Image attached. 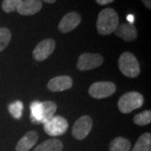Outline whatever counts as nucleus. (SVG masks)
Returning <instances> with one entry per match:
<instances>
[{
  "instance_id": "18",
  "label": "nucleus",
  "mask_w": 151,
  "mask_h": 151,
  "mask_svg": "<svg viewBox=\"0 0 151 151\" xmlns=\"http://www.w3.org/2000/svg\"><path fill=\"white\" fill-rule=\"evenodd\" d=\"M42 106H43L42 124H45L54 117V114L56 111V104L51 101H45L42 102Z\"/></svg>"
},
{
  "instance_id": "14",
  "label": "nucleus",
  "mask_w": 151,
  "mask_h": 151,
  "mask_svg": "<svg viewBox=\"0 0 151 151\" xmlns=\"http://www.w3.org/2000/svg\"><path fill=\"white\" fill-rule=\"evenodd\" d=\"M62 149L63 145L59 139H50L38 145L34 151H61Z\"/></svg>"
},
{
  "instance_id": "13",
  "label": "nucleus",
  "mask_w": 151,
  "mask_h": 151,
  "mask_svg": "<svg viewBox=\"0 0 151 151\" xmlns=\"http://www.w3.org/2000/svg\"><path fill=\"white\" fill-rule=\"evenodd\" d=\"M38 134L35 131H29L24 134L20 140L17 143L15 150L16 151H29L32 149L38 141Z\"/></svg>"
},
{
  "instance_id": "4",
  "label": "nucleus",
  "mask_w": 151,
  "mask_h": 151,
  "mask_svg": "<svg viewBox=\"0 0 151 151\" xmlns=\"http://www.w3.org/2000/svg\"><path fill=\"white\" fill-rule=\"evenodd\" d=\"M68 129L67 120L61 116H54L44 124V130L50 136H60Z\"/></svg>"
},
{
  "instance_id": "8",
  "label": "nucleus",
  "mask_w": 151,
  "mask_h": 151,
  "mask_svg": "<svg viewBox=\"0 0 151 151\" xmlns=\"http://www.w3.org/2000/svg\"><path fill=\"white\" fill-rule=\"evenodd\" d=\"M55 42L52 39H45L40 41L33 50V57L37 61H43L54 52Z\"/></svg>"
},
{
  "instance_id": "24",
  "label": "nucleus",
  "mask_w": 151,
  "mask_h": 151,
  "mask_svg": "<svg viewBox=\"0 0 151 151\" xmlns=\"http://www.w3.org/2000/svg\"><path fill=\"white\" fill-rule=\"evenodd\" d=\"M142 2L148 9H151V0H142Z\"/></svg>"
},
{
  "instance_id": "19",
  "label": "nucleus",
  "mask_w": 151,
  "mask_h": 151,
  "mask_svg": "<svg viewBox=\"0 0 151 151\" xmlns=\"http://www.w3.org/2000/svg\"><path fill=\"white\" fill-rule=\"evenodd\" d=\"M134 122L135 124L139 125V126H144V125L150 124L151 112L150 110H146L135 115L134 117Z\"/></svg>"
},
{
  "instance_id": "20",
  "label": "nucleus",
  "mask_w": 151,
  "mask_h": 151,
  "mask_svg": "<svg viewBox=\"0 0 151 151\" xmlns=\"http://www.w3.org/2000/svg\"><path fill=\"white\" fill-rule=\"evenodd\" d=\"M12 35L10 30L5 27L0 28V51L4 50L10 41Z\"/></svg>"
},
{
  "instance_id": "21",
  "label": "nucleus",
  "mask_w": 151,
  "mask_h": 151,
  "mask_svg": "<svg viewBox=\"0 0 151 151\" xmlns=\"http://www.w3.org/2000/svg\"><path fill=\"white\" fill-rule=\"evenodd\" d=\"M23 103L20 101H16L9 105V111L14 119H19L21 118Z\"/></svg>"
},
{
  "instance_id": "7",
  "label": "nucleus",
  "mask_w": 151,
  "mask_h": 151,
  "mask_svg": "<svg viewBox=\"0 0 151 151\" xmlns=\"http://www.w3.org/2000/svg\"><path fill=\"white\" fill-rule=\"evenodd\" d=\"M92 129V119L89 116H82L77 119L72 129V135L74 138L81 140L84 139Z\"/></svg>"
},
{
  "instance_id": "15",
  "label": "nucleus",
  "mask_w": 151,
  "mask_h": 151,
  "mask_svg": "<svg viewBox=\"0 0 151 151\" xmlns=\"http://www.w3.org/2000/svg\"><path fill=\"white\" fill-rule=\"evenodd\" d=\"M131 143L123 137H117L111 141L109 145L110 151H130Z\"/></svg>"
},
{
  "instance_id": "22",
  "label": "nucleus",
  "mask_w": 151,
  "mask_h": 151,
  "mask_svg": "<svg viewBox=\"0 0 151 151\" xmlns=\"http://www.w3.org/2000/svg\"><path fill=\"white\" fill-rule=\"evenodd\" d=\"M23 0H4L2 3V9L5 13H12L16 10L18 5Z\"/></svg>"
},
{
  "instance_id": "6",
  "label": "nucleus",
  "mask_w": 151,
  "mask_h": 151,
  "mask_svg": "<svg viewBox=\"0 0 151 151\" xmlns=\"http://www.w3.org/2000/svg\"><path fill=\"white\" fill-rule=\"evenodd\" d=\"M103 58L101 55L97 53H83L77 61V69L80 70H89L97 68L103 64Z\"/></svg>"
},
{
  "instance_id": "11",
  "label": "nucleus",
  "mask_w": 151,
  "mask_h": 151,
  "mask_svg": "<svg viewBox=\"0 0 151 151\" xmlns=\"http://www.w3.org/2000/svg\"><path fill=\"white\" fill-rule=\"evenodd\" d=\"M42 9L40 0H23L18 5L16 11L21 15H33Z\"/></svg>"
},
{
  "instance_id": "1",
  "label": "nucleus",
  "mask_w": 151,
  "mask_h": 151,
  "mask_svg": "<svg viewBox=\"0 0 151 151\" xmlns=\"http://www.w3.org/2000/svg\"><path fill=\"white\" fill-rule=\"evenodd\" d=\"M119 17L113 9L107 8L101 11L97 20V29L99 35H108L119 26Z\"/></svg>"
},
{
  "instance_id": "26",
  "label": "nucleus",
  "mask_w": 151,
  "mask_h": 151,
  "mask_svg": "<svg viewBox=\"0 0 151 151\" xmlns=\"http://www.w3.org/2000/svg\"><path fill=\"white\" fill-rule=\"evenodd\" d=\"M40 1H41V0H40ZM42 1L47 3V4H54V3H55L56 0H42Z\"/></svg>"
},
{
  "instance_id": "10",
  "label": "nucleus",
  "mask_w": 151,
  "mask_h": 151,
  "mask_svg": "<svg viewBox=\"0 0 151 151\" xmlns=\"http://www.w3.org/2000/svg\"><path fill=\"white\" fill-rule=\"evenodd\" d=\"M73 85L72 78L68 76H56L50 80L48 82V89L54 92H63L70 89Z\"/></svg>"
},
{
  "instance_id": "5",
  "label": "nucleus",
  "mask_w": 151,
  "mask_h": 151,
  "mask_svg": "<svg viewBox=\"0 0 151 151\" xmlns=\"http://www.w3.org/2000/svg\"><path fill=\"white\" fill-rule=\"evenodd\" d=\"M116 92V86L111 81H97L89 87L90 96L97 99L110 97Z\"/></svg>"
},
{
  "instance_id": "17",
  "label": "nucleus",
  "mask_w": 151,
  "mask_h": 151,
  "mask_svg": "<svg viewBox=\"0 0 151 151\" xmlns=\"http://www.w3.org/2000/svg\"><path fill=\"white\" fill-rule=\"evenodd\" d=\"M132 151H151V134L145 133L139 138Z\"/></svg>"
},
{
  "instance_id": "25",
  "label": "nucleus",
  "mask_w": 151,
  "mask_h": 151,
  "mask_svg": "<svg viewBox=\"0 0 151 151\" xmlns=\"http://www.w3.org/2000/svg\"><path fill=\"white\" fill-rule=\"evenodd\" d=\"M127 19H128V21H129V24H133V23L134 21V16L132 15V14H129V15L127 16Z\"/></svg>"
},
{
  "instance_id": "23",
  "label": "nucleus",
  "mask_w": 151,
  "mask_h": 151,
  "mask_svg": "<svg viewBox=\"0 0 151 151\" xmlns=\"http://www.w3.org/2000/svg\"><path fill=\"white\" fill-rule=\"evenodd\" d=\"M113 1L114 0H96V2L100 5H107L108 4L113 3Z\"/></svg>"
},
{
  "instance_id": "12",
  "label": "nucleus",
  "mask_w": 151,
  "mask_h": 151,
  "mask_svg": "<svg viewBox=\"0 0 151 151\" xmlns=\"http://www.w3.org/2000/svg\"><path fill=\"white\" fill-rule=\"evenodd\" d=\"M114 33L118 37L128 42L134 41L138 37V31L135 26L129 23H124L119 25L114 30Z\"/></svg>"
},
{
  "instance_id": "3",
  "label": "nucleus",
  "mask_w": 151,
  "mask_h": 151,
  "mask_svg": "<svg viewBox=\"0 0 151 151\" xmlns=\"http://www.w3.org/2000/svg\"><path fill=\"white\" fill-rule=\"evenodd\" d=\"M144 104V97L139 92H130L119 98L118 107L123 113H129L134 109L141 108Z\"/></svg>"
},
{
  "instance_id": "16",
  "label": "nucleus",
  "mask_w": 151,
  "mask_h": 151,
  "mask_svg": "<svg viewBox=\"0 0 151 151\" xmlns=\"http://www.w3.org/2000/svg\"><path fill=\"white\" fill-rule=\"evenodd\" d=\"M30 119L31 122L35 124H42V118H43V106L40 102H33L30 104Z\"/></svg>"
},
{
  "instance_id": "9",
  "label": "nucleus",
  "mask_w": 151,
  "mask_h": 151,
  "mask_svg": "<svg viewBox=\"0 0 151 151\" xmlns=\"http://www.w3.org/2000/svg\"><path fill=\"white\" fill-rule=\"evenodd\" d=\"M81 21V15L76 12H70L61 19L58 24L60 32L66 34L77 27Z\"/></svg>"
},
{
  "instance_id": "2",
  "label": "nucleus",
  "mask_w": 151,
  "mask_h": 151,
  "mask_svg": "<svg viewBox=\"0 0 151 151\" xmlns=\"http://www.w3.org/2000/svg\"><path fill=\"white\" fill-rule=\"evenodd\" d=\"M119 68L125 76L134 78L139 75L140 66L137 58L130 52H124L119 56Z\"/></svg>"
}]
</instances>
